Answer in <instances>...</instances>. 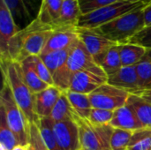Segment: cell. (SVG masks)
Here are the masks:
<instances>
[{"label":"cell","instance_id":"1","mask_svg":"<svg viewBox=\"0 0 151 150\" xmlns=\"http://www.w3.org/2000/svg\"><path fill=\"white\" fill-rule=\"evenodd\" d=\"M54 31V27L35 18L11 40L6 56L0 61L12 60L20 63L27 57L39 56Z\"/></svg>","mask_w":151,"mask_h":150},{"label":"cell","instance_id":"2","mask_svg":"<svg viewBox=\"0 0 151 150\" xmlns=\"http://www.w3.org/2000/svg\"><path fill=\"white\" fill-rule=\"evenodd\" d=\"M1 71L3 80L8 83L15 101L24 112L28 123H37L38 118L34 108V94L24 80L20 64L12 60L1 61Z\"/></svg>","mask_w":151,"mask_h":150},{"label":"cell","instance_id":"3","mask_svg":"<svg viewBox=\"0 0 151 150\" xmlns=\"http://www.w3.org/2000/svg\"><path fill=\"white\" fill-rule=\"evenodd\" d=\"M144 27V14L142 9H140L122 15L93 30L113 42L123 44L127 43Z\"/></svg>","mask_w":151,"mask_h":150},{"label":"cell","instance_id":"4","mask_svg":"<svg viewBox=\"0 0 151 150\" xmlns=\"http://www.w3.org/2000/svg\"><path fill=\"white\" fill-rule=\"evenodd\" d=\"M0 107L3 109L7 123L16 136L19 144L27 146L29 141V123L15 101L12 90L5 80L0 92Z\"/></svg>","mask_w":151,"mask_h":150},{"label":"cell","instance_id":"5","mask_svg":"<svg viewBox=\"0 0 151 150\" xmlns=\"http://www.w3.org/2000/svg\"><path fill=\"white\" fill-rule=\"evenodd\" d=\"M150 3L151 0H142L136 3L120 0L90 13L82 14L80 17L77 27L94 29L133 11L143 9Z\"/></svg>","mask_w":151,"mask_h":150},{"label":"cell","instance_id":"6","mask_svg":"<svg viewBox=\"0 0 151 150\" xmlns=\"http://www.w3.org/2000/svg\"><path fill=\"white\" fill-rule=\"evenodd\" d=\"M74 121L79 127L81 150H112L111 138L114 128L110 124L95 125L88 119L79 116L75 117Z\"/></svg>","mask_w":151,"mask_h":150},{"label":"cell","instance_id":"7","mask_svg":"<svg viewBox=\"0 0 151 150\" xmlns=\"http://www.w3.org/2000/svg\"><path fill=\"white\" fill-rule=\"evenodd\" d=\"M130 93L105 83L88 95L93 108L116 111L127 104Z\"/></svg>","mask_w":151,"mask_h":150},{"label":"cell","instance_id":"8","mask_svg":"<svg viewBox=\"0 0 151 150\" xmlns=\"http://www.w3.org/2000/svg\"><path fill=\"white\" fill-rule=\"evenodd\" d=\"M108 75L97 65L73 74L70 91L89 95L100 86L107 83Z\"/></svg>","mask_w":151,"mask_h":150},{"label":"cell","instance_id":"9","mask_svg":"<svg viewBox=\"0 0 151 150\" xmlns=\"http://www.w3.org/2000/svg\"><path fill=\"white\" fill-rule=\"evenodd\" d=\"M53 130L61 150H81L79 127L74 120L54 122Z\"/></svg>","mask_w":151,"mask_h":150},{"label":"cell","instance_id":"10","mask_svg":"<svg viewBox=\"0 0 151 150\" xmlns=\"http://www.w3.org/2000/svg\"><path fill=\"white\" fill-rule=\"evenodd\" d=\"M20 30L4 0H0V59L5 57L11 40Z\"/></svg>","mask_w":151,"mask_h":150},{"label":"cell","instance_id":"11","mask_svg":"<svg viewBox=\"0 0 151 150\" xmlns=\"http://www.w3.org/2000/svg\"><path fill=\"white\" fill-rule=\"evenodd\" d=\"M76 31L81 42L85 45L88 52L93 57H96L107 51L112 46L118 44L113 42L103 35L97 34L93 29L76 27Z\"/></svg>","mask_w":151,"mask_h":150},{"label":"cell","instance_id":"12","mask_svg":"<svg viewBox=\"0 0 151 150\" xmlns=\"http://www.w3.org/2000/svg\"><path fill=\"white\" fill-rule=\"evenodd\" d=\"M56 86H49L44 90L34 95V108L37 118L50 117L51 111L62 93Z\"/></svg>","mask_w":151,"mask_h":150},{"label":"cell","instance_id":"13","mask_svg":"<svg viewBox=\"0 0 151 150\" xmlns=\"http://www.w3.org/2000/svg\"><path fill=\"white\" fill-rule=\"evenodd\" d=\"M107 83L130 94L140 90L139 79L135 65L123 66L113 74L108 75Z\"/></svg>","mask_w":151,"mask_h":150},{"label":"cell","instance_id":"14","mask_svg":"<svg viewBox=\"0 0 151 150\" xmlns=\"http://www.w3.org/2000/svg\"><path fill=\"white\" fill-rule=\"evenodd\" d=\"M79 40L76 27H61L55 29L41 54L70 49Z\"/></svg>","mask_w":151,"mask_h":150},{"label":"cell","instance_id":"15","mask_svg":"<svg viewBox=\"0 0 151 150\" xmlns=\"http://www.w3.org/2000/svg\"><path fill=\"white\" fill-rule=\"evenodd\" d=\"M96 62L92 55L88 52L85 45L79 40L73 46L71 47L66 66L73 75L80 71L96 65Z\"/></svg>","mask_w":151,"mask_h":150},{"label":"cell","instance_id":"16","mask_svg":"<svg viewBox=\"0 0 151 150\" xmlns=\"http://www.w3.org/2000/svg\"><path fill=\"white\" fill-rule=\"evenodd\" d=\"M110 125L113 128H119L132 132L144 128L134 111L127 104L114 111L113 118Z\"/></svg>","mask_w":151,"mask_h":150},{"label":"cell","instance_id":"17","mask_svg":"<svg viewBox=\"0 0 151 150\" xmlns=\"http://www.w3.org/2000/svg\"><path fill=\"white\" fill-rule=\"evenodd\" d=\"M19 64L21 66L24 80L34 95L44 90L49 87V85L43 82L38 76L35 69L33 56L27 57V58L22 60Z\"/></svg>","mask_w":151,"mask_h":150},{"label":"cell","instance_id":"18","mask_svg":"<svg viewBox=\"0 0 151 150\" xmlns=\"http://www.w3.org/2000/svg\"><path fill=\"white\" fill-rule=\"evenodd\" d=\"M81 15L78 0H64L58 19V28L77 27Z\"/></svg>","mask_w":151,"mask_h":150},{"label":"cell","instance_id":"19","mask_svg":"<svg viewBox=\"0 0 151 150\" xmlns=\"http://www.w3.org/2000/svg\"><path fill=\"white\" fill-rule=\"evenodd\" d=\"M144 128L151 129V103L136 94H130L127 101Z\"/></svg>","mask_w":151,"mask_h":150},{"label":"cell","instance_id":"20","mask_svg":"<svg viewBox=\"0 0 151 150\" xmlns=\"http://www.w3.org/2000/svg\"><path fill=\"white\" fill-rule=\"evenodd\" d=\"M63 2L64 0H42L36 18L42 23L50 25L57 29Z\"/></svg>","mask_w":151,"mask_h":150},{"label":"cell","instance_id":"21","mask_svg":"<svg viewBox=\"0 0 151 150\" xmlns=\"http://www.w3.org/2000/svg\"><path fill=\"white\" fill-rule=\"evenodd\" d=\"M94 60L107 75L113 74L122 67L119 44L112 46L107 51L94 57Z\"/></svg>","mask_w":151,"mask_h":150},{"label":"cell","instance_id":"22","mask_svg":"<svg viewBox=\"0 0 151 150\" xmlns=\"http://www.w3.org/2000/svg\"><path fill=\"white\" fill-rule=\"evenodd\" d=\"M5 5L12 13L16 25L22 29L28 26L35 18L31 15L23 0H4Z\"/></svg>","mask_w":151,"mask_h":150},{"label":"cell","instance_id":"23","mask_svg":"<svg viewBox=\"0 0 151 150\" xmlns=\"http://www.w3.org/2000/svg\"><path fill=\"white\" fill-rule=\"evenodd\" d=\"M119 48L122 67L135 65L142 58L147 50L144 47L133 43L119 44Z\"/></svg>","mask_w":151,"mask_h":150},{"label":"cell","instance_id":"24","mask_svg":"<svg viewBox=\"0 0 151 150\" xmlns=\"http://www.w3.org/2000/svg\"><path fill=\"white\" fill-rule=\"evenodd\" d=\"M78 116L72 107L65 92H63L61 96L59 97L58 103L53 108L50 118L54 122H62L68 120H74L75 117Z\"/></svg>","mask_w":151,"mask_h":150},{"label":"cell","instance_id":"25","mask_svg":"<svg viewBox=\"0 0 151 150\" xmlns=\"http://www.w3.org/2000/svg\"><path fill=\"white\" fill-rule=\"evenodd\" d=\"M66 96L73 108L76 114L81 118H88L90 111L92 110V105L88 97V95L81 94L73 91H65Z\"/></svg>","mask_w":151,"mask_h":150},{"label":"cell","instance_id":"26","mask_svg":"<svg viewBox=\"0 0 151 150\" xmlns=\"http://www.w3.org/2000/svg\"><path fill=\"white\" fill-rule=\"evenodd\" d=\"M44 144L49 150H61L54 133V121L50 118H39L36 123Z\"/></svg>","mask_w":151,"mask_h":150},{"label":"cell","instance_id":"27","mask_svg":"<svg viewBox=\"0 0 151 150\" xmlns=\"http://www.w3.org/2000/svg\"><path fill=\"white\" fill-rule=\"evenodd\" d=\"M135 68L139 79L140 90L151 88V49H147L142 58L135 65Z\"/></svg>","mask_w":151,"mask_h":150},{"label":"cell","instance_id":"28","mask_svg":"<svg viewBox=\"0 0 151 150\" xmlns=\"http://www.w3.org/2000/svg\"><path fill=\"white\" fill-rule=\"evenodd\" d=\"M70 49L56 50L39 55L47 68L49 69L51 75H53L59 68H61L66 63Z\"/></svg>","mask_w":151,"mask_h":150},{"label":"cell","instance_id":"29","mask_svg":"<svg viewBox=\"0 0 151 150\" xmlns=\"http://www.w3.org/2000/svg\"><path fill=\"white\" fill-rule=\"evenodd\" d=\"M0 144L1 150H12L19 145V141L10 128L4 112L0 107Z\"/></svg>","mask_w":151,"mask_h":150},{"label":"cell","instance_id":"30","mask_svg":"<svg viewBox=\"0 0 151 150\" xmlns=\"http://www.w3.org/2000/svg\"><path fill=\"white\" fill-rule=\"evenodd\" d=\"M127 150H151V129L134 131Z\"/></svg>","mask_w":151,"mask_h":150},{"label":"cell","instance_id":"31","mask_svg":"<svg viewBox=\"0 0 151 150\" xmlns=\"http://www.w3.org/2000/svg\"><path fill=\"white\" fill-rule=\"evenodd\" d=\"M134 132L114 128L111 138V148L112 150H127Z\"/></svg>","mask_w":151,"mask_h":150},{"label":"cell","instance_id":"32","mask_svg":"<svg viewBox=\"0 0 151 150\" xmlns=\"http://www.w3.org/2000/svg\"><path fill=\"white\" fill-rule=\"evenodd\" d=\"M113 113L114 111H112L92 108L88 119L95 125H109L113 118Z\"/></svg>","mask_w":151,"mask_h":150},{"label":"cell","instance_id":"33","mask_svg":"<svg viewBox=\"0 0 151 150\" xmlns=\"http://www.w3.org/2000/svg\"><path fill=\"white\" fill-rule=\"evenodd\" d=\"M120 0H78L81 14H88Z\"/></svg>","mask_w":151,"mask_h":150},{"label":"cell","instance_id":"34","mask_svg":"<svg viewBox=\"0 0 151 150\" xmlns=\"http://www.w3.org/2000/svg\"><path fill=\"white\" fill-rule=\"evenodd\" d=\"M28 143L32 150H49L44 144L36 123L29 124V141Z\"/></svg>","mask_w":151,"mask_h":150},{"label":"cell","instance_id":"35","mask_svg":"<svg viewBox=\"0 0 151 150\" xmlns=\"http://www.w3.org/2000/svg\"><path fill=\"white\" fill-rule=\"evenodd\" d=\"M33 60H34V65H35V69L40 77V79L48 84L49 86H54V81H53V77L51 73L50 72L49 69L40 57V56H33Z\"/></svg>","mask_w":151,"mask_h":150},{"label":"cell","instance_id":"36","mask_svg":"<svg viewBox=\"0 0 151 150\" xmlns=\"http://www.w3.org/2000/svg\"><path fill=\"white\" fill-rule=\"evenodd\" d=\"M127 43L137 44L145 49H151V27H144L142 31L134 35Z\"/></svg>","mask_w":151,"mask_h":150},{"label":"cell","instance_id":"37","mask_svg":"<svg viewBox=\"0 0 151 150\" xmlns=\"http://www.w3.org/2000/svg\"><path fill=\"white\" fill-rule=\"evenodd\" d=\"M27 8L28 9L29 12L31 13V15L35 19L36 17H35V11H36V9H38V11L40 10V6L42 4V0H23Z\"/></svg>","mask_w":151,"mask_h":150},{"label":"cell","instance_id":"38","mask_svg":"<svg viewBox=\"0 0 151 150\" xmlns=\"http://www.w3.org/2000/svg\"><path fill=\"white\" fill-rule=\"evenodd\" d=\"M143 14H144V22H145V27H151V3L149 4L147 6H145L143 9Z\"/></svg>","mask_w":151,"mask_h":150},{"label":"cell","instance_id":"39","mask_svg":"<svg viewBox=\"0 0 151 150\" xmlns=\"http://www.w3.org/2000/svg\"><path fill=\"white\" fill-rule=\"evenodd\" d=\"M133 94H136L140 96H142V98H144L145 100H147L148 102H150L151 103V88L150 89H144V90H140L137 91L135 93Z\"/></svg>","mask_w":151,"mask_h":150},{"label":"cell","instance_id":"40","mask_svg":"<svg viewBox=\"0 0 151 150\" xmlns=\"http://www.w3.org/2000/svg\"><path fill=\"white\" fill-rule=\"evenodd\" d=\"M30 149V146H29V144L28 145H27V146H23V145H18V146H16L14 149L12 150H29Z\"/></svg>","mask_w":151,"mask_h":150},{"label":"cell","instance_id":"41","mask_svg":"<svg viewBox=\"0 0 151 150\" xmlns=\"http://www.w3.org/2000/svg\"><path fill=\"white\" fill-rule=\"evenodd\" d=\"M124 1H127V2H132V3H136V2H140L142 0H124Z\"/></svg>","mask_w":151,"mask_h":150},{"label":"cell","instance_id":"42","mask_svg":"<svg viewBox=\"0 0 151 150\" xmlns=\"http://www.w3.org/2000/svg\"><path fill=\"white\" fill-rule=\"evenodd\" d=\"M30 146V145H29ZM29 150H32V149H31V147H30V149H29Z\"/></svg>","mask_w":151,"mask_h":150}]
</instances>
